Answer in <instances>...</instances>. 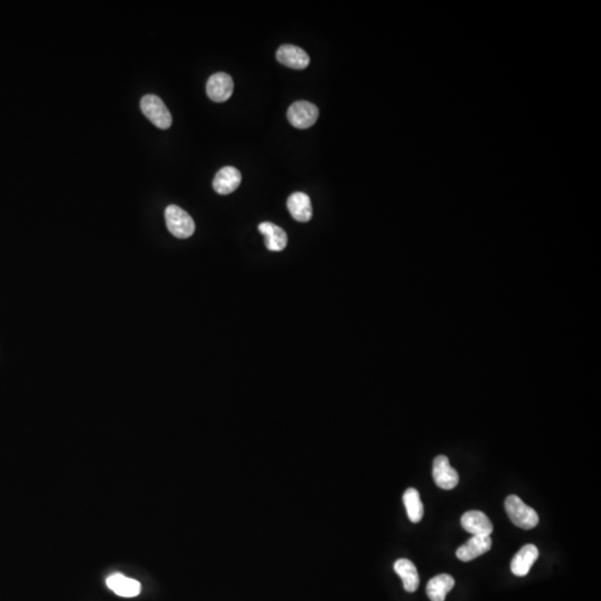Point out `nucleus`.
Masks as SVG:
<instances>
[{
	"label": "nucleus",
	"instance_id": "f03ea898",
	"mask_svg": "<svg viewBox=\"0 0 601 601\" xmlns=\"http://www.w3.org/2000/svg\"><path fill=\"white\" fill-rule=\"evenodd\" d=\"M167 229L177 238H188L195 232V223L188 212L176 205H170L165 210Z\"/></svg>",
	"mask_w": 601,
	"mask_h": 601
},
{
	"label": "nucleus",
	"instance_id": "2eb2a0df",
	"mask_svg": "<svg viewBox=\"0 0 601 601\" xmlns=\"http://www.w3.org/2000/svg\"><path fill=\"white\" fill-rule=\"evenodd\" d=\"M454 578L447 573L434 577L427 584V595L431 601H445L447 593L454 587Z\"/></svg>",
	"mask_w": 601,
	"mask_h": 601
},
{
	"label": "nucleus",
	"instance_id": "7ed1b4c3",
	"mask_svg": "<svg viewBox=\"0 0 601 601\" xmlns=\"http://www.w3.org/2000/svg\"><path fill=\"white\" fill-rule=\"evenodd\" d=\"M140 108L146 117L158 129H167L172 126L173 117L171 113L158 96H144L140 101Z\"/></svg>",
	"mask_w": 601,
	"mask_h": 601
},
{
	"label": "nucleus",
	"instance_id": "1a4fd4ad",
	"mask_svg": "<svg viewBox=\"0 0 601 601\" xmlns=\"http://www.w3.org/2000/svg\"><path fill=\"white\" fill-rule=\"evenodd\" d=\"M277 58L281 64L293 69H305L310 65V56L306 51L294 45L281 46L277 49Z\"/></svg>",
	"mask_w": 601,
	"mask_h": 601
},
{
	"label": "nucleus",
	"instance_id": "f8f14e48",
	"mask_svg": "<svg viewBox=\"0 0 601 601\" xmlns=\"http://www.w3.org/2000/svg\"><path fill=\"white\" fill-rule=\"evenodd\" d=\"M539 557V550L534 545H523L511 561V571L518 577L528 575L536 560Z\"/></svg>",
	"mask_w": 601,
	"mask_h": 601
},
{
	"label": "nucleus",
	"instance_id": "39448f33",
	"mask_svg": "<svg viewBox=\"0 0 601 601\" xmlns=\"http://www.w3.org/2000/svg\"><path fill=\"white\" fill-rule=\"evenodd\" d=\"M432 475L434 482L440 489H454L460 480L456 470L451 467L449 459L445 456H439L434 459Z\"/></svg>",
	"mask_w": 601,
	"mask_h": 601
},
{
	"label": "nucleus",
	"instance_id": "9b49d317",
	"mask_svg": "<svg viewBox=\"0 0 601 601\" xmlns=\"http://www.w3.org/2000/svg\"><path fill=\"white\" fill-rule=\"evenodd\" d=\"M107 587L124 598H133L140 595L142 584L135 579L127 578L122 573H114L106 580Z\"/></svg>",
	"mask_w": 601,
	"mask_h": 601
},
{
	"label": "nucleus",
	"instance_id": "f257e3e1",
	"mask_svg": "<svg viewBox=\"0 0 601 601\" xmlns=\"http://www.w3.org/2000/svg\"><path fill=\"white\" fill-rule=\"evenodd\" d=\"M508 517L515 526L525 530H530L537 527L539 516L532 507L527 506L518 495H511L504 502Z\"/></svg>",
	"mask_w": 601,
	"mask_h": 601
},
{
	"label": "nucleus",
	"instance_id": "6e6552de",
	"mask_svg": "<svg viewBox=\"0 0 601 601\" xmlns=\"http://www.w3.org/2000/svg\"><path fill=\"white\" fill-rule=\"evenodd\" d=\"M461 526L466 532L473 536H490L493 532V523L489 518L478 510L466 512L461 518Z\"/></svg>",
	"mask_w": 601,
	"mask_h": 601
},
{
	"label": "nucleus",
	"instance_id": "4468645a",
	"mask_svg": "<svg viewBox=\"0 0 601 601\" xmlns=\"http://www.w3.org/2000/svg\"><path fill=\"white\" fill-rule=\"evenodd\" d=\"M288 210L294 220L302 223L310 221L313 215L310 197L302 192H297L288 197Z\"/></svg>",
	"mask_w": 601,
	"mask_h": 601
},
{
	"label": "nucleus",
	"instance_id": "9d476101",
	"mask_svg": "<svg viewBox=\"0 0 601 601\" xmlns=\"http://www.w3.org/2000/svg\"><path fill=\"white\" fill-rule=\"evenodd\" d=\"M242 182V175L238 168L227 166L217 172L213 181V188L216 193L227 195L238 190Z\"/></svg>",
	"mask_w": 601,
	"mask_h": 601
},
{
	"label": "nucleus",
	"instance_id": "0eeeda50",
	"mask_svg": "<svg viewBox=\"0 0 601 601\" xmlns=\"http://www.w3.org/2000/svg\"><path fill=\"white\" fill-rule=\"evenodd\" d=\"M493 547L490 536H472L456 550V557L463 562L471 561L486 554Z\"/></svg>",
	"mask_w": 601,
	"mask_h": 601
},
{
	"label": "nucleus",
	"instance_id": "423d86ee",
	"mask_svg": "<svg viewBox=\"0 0 601 601\" xmlns=\"http://www.w3.org/2000/svg\"><path fill=\"white\" fill-rule=\"evenodd\" d=\"M233 90H234V81L227 74H214L207 81V96L215 103L227 101L232 96Z\"/></svg>",
	"mask_w": 601,
	"mask_h": 601
},
{
	"label": "nucleus",
	"instance_id": "f3484780",
	"mask_svg": "<svg viewBox=\"0 0 601 601\" xmlns=\"http://www.w3.org/2000/svg\"><path fill=\"white\" fill-rule=\"evenodd\" d=\"M403 502L406 506L408 517L411 522L418 523L422 520L425 508L422 501L420 499V493L414 488H409L403 495Z\"/></svg>",
	"mask_w": 601,
	"mask_h": 601
},
{
	"label": "nucleus",
	"instance_id": "dca6fc26",
	"mask_svg": "<svg viewBox=\"0 0 601 601\" xmlns=\"http://www.w3.org/2000/svg\"><path fill=\"white\" fill-rule=\"evenodd\" d=\"M395 571L402 579L403 587L408 593H414L419 588L420 578L417 567L409 559H399L395 561Z\"/></svg>",
	"mask_w": 601,
	"mask_h": 601
},
{
	"label": "nucleus",
	"instance_id": "ddd939ff",
	"mask_svg": "<svg viewBox=\"0 0 601 601\" xmlns=\"http://www.w3.org/2000/svg\"><path fill=\"white\" fill-rule=\"evenodd\" d=\"M260 231L264 236L267 249L273 252H281L288 245V235L286 231L270 222H264L258 225Z\"/></svg>",
	"mask_w": 601,
	"mask_h": 601
},
{
	"label": "nucleus",
	"instance_id": "20e7f679",
	"mask_svg": "<svg viewBox=\"0 0 601 601\" xmlns=\"http://www.w3.org/2000/svg\"><path fill=\"white\" fill-rule=\"evenodd\" d=\"M319 108L310 101H299L292 104L288 110V122L297 129L313 126L319 118Z\"/></svg>",
	"mask_w": 601,
	"mask_h": 601
}]
</instances>
